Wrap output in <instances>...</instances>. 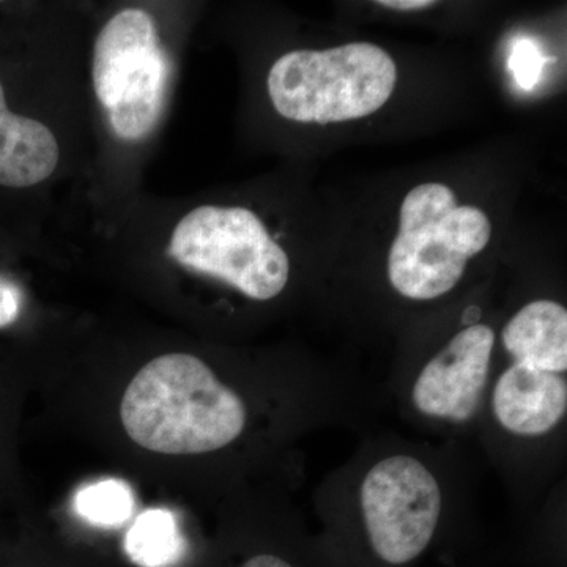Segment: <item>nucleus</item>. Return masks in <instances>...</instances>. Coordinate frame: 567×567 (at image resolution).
Instances as JSON below:
<instances>
[{
    "mask_svg": "<svg viewBox=\"0 0 567 567\" xmlns=\"http://www.w3.org/2000/svg\"><path fill=\"white\" fill-rule=\"evenodd\" d=\"M379 6L386 7V9L410 11L429 9V7H434L435 2H432V0H382Z\"/></svg>",
    "mask_w": 567,
    "mask_h": 567,
    "instance_id": "2eb2a0df",
    "label": "nucleus"
},
{
    "mask_svg": "<svg viewBox=\"0 0 567 567\" xmlns=\"http://www.w3.org/2000/svg\"><path fill=\"white\" fill-rule=\"evenodd\" d=\"M61 148L54 133L35 118L14 114L0 82V185L29 188L50 178Z\"/></svg>",
    "mask_w": 567,
    "mask_h": 567,
    "instance_id": "1a4fd4ad",
    "label": "nucleus"
},
{
    "mask_svg": "<svg viewBox=\"0 0 567 567\" xmlns=\"http://www.w3.org/2000/svg\"><path fill=\"white\" fill-rule=\"evenodd\" d=\"M169 74V58L147 11H118L96 37L93 89L121 140L140 141L155 128L166 103Z\"/></svg>",
    "mask_w": 567,
    "mask_h": 567,
    "instance_id": "39448f33",
    "label": "nucleus"
},
{
    "mask_svg": "<svg viewBox=\"0 0 567 567\" xmlns=\"http://www.w3.org/2000/svg\"><path fill=\"white\" fill-rule=\"evenodd\" d=\"M78 514L96 527H121L132 517V487L121 480H103L81 488L76 495Z\"/></svg>",
    "mask_w": 567,
    "mask_h": 567,
    "instance_id": "f8f14e48",
    "label": "nucleus"
},
{
    "mask_svg": "<svg viewBox=\"0 0 567 567\" xmlns=\"http://www.w3.org/2000/svg\"><path fill=\"white\" fill-rule=\"evenodd\" d=\"M125 550L133 565L140 567L177 565L183 555V539L177 520L166 509L145 511L130 528Z\"/></svg>",
    "mask_w": 567,
    "mask_h": 567,
    "instance_id": "9b49d317",
    "label": "nucleus"
},
{
    "mask_svg": "<svg viewBox=\"0 0 567 567\" xmlns=\"http://www.w3.org/2000/svg\"><path fill=\"white\" fill-rule=\"evenodd\" d=\"M167 252L196 274L229 284L252 300L278 297L290 262L262 219L244 207L203 205L175 226Z\"/></svg>",
    "mask_w": 567,
    "mask_h": 567,
    "instance_id": "20e7f679",
    "label": "nucleus"
},
{
    "mask_svg": "<svg viewBox=\"0 0 567 567\" xmlns=\"http://www.w3.org/2000/svg\"><path fill=\"white\" fill-rule=\"evenodd\" d=\"M503 344L516 363L554 374L566 372V308L550 300L525 306L503 330Z\"/></svg>",
    "mask_w": 567,
    "mask_h": 567,
    "instance_id": "9d476101",
    "label": "nucleus"
},
{
    "mask_svg": "<svg viewBox=\"0 0 567 567\" xmlns=\"http://www.w3.org/2000/svg\"><path fill=\"white\" fill-rule=\"evenodd\" d=\"M361 507L375 554L390 565H405L431 543L442 494L420 461L395 456L379 462L364 477Z\"/></svg>",
    "mask_w": 567,
    "mask_h": 567,
    "instance_id": "423d86ee",
    "label": "nucleus"
},
{
    "mask_svg": "<svg viewBox=\"0 0 567 567\" xmlns=\"http://www.w3.org/2000/svg\"><path fill=\"white\" fill-rule=\"evenodd\" d=\"M492 224L486 213L458 205L442 183H423L406 194L388 276L410 300H434L454 289L470 257L486 249Z\"/></svg>",
    "mask_w": 567,
    "mask_h": 567,
    "instance_id": "f03ea898",
    "label": "nucleus"
},
{
    "mask_svg": "<svg viewBox=\"0 0 567 567\" xmlns=\"http://www.w3.org/2000/svg\"><path fill=\"white\" fill-rule=\"evenodd\" d=\"M398 81L393 59L371 43L327 51H292L268 73L275 110L300 123H339L368 117L390 100Z\"/></svg>",
    "mask_w": 567,
    "mask_h": 567,
    "instance_id": "7ed1b4c3",
    "label": "nucleus"
},
{
    "mask_svg": "<svg viewBox=\"0 0 567 567\" xmlns=\"http://www.w3.org/2000/svg\"><path fill=\"white\" fill-rule=\"evenodd\" d=\"M566 409V380L554 372L514 363L496 383V420L514 434H547L563 420Z\"/></svg>",
    "mask_w": 567,
    "mask_h": 567,
    "instance_id": "6e6552de",
    "label": "nucleus"
},
{
    "mask_svg": "<svg viewBox=\"0 0 567 567\" xmlns=\"http://www.w3.org/2000/svg\"><path fill=\"white\" fill-rule=\"evenodd\" d=\"M24 295L17 282L0 275V328L10 327L20 319Z\"/></svg>",
    "mask_w": 567,
    "mask_h": 567,
    "instance_id": "4468645a",
    "label": "nucleus"
},
{
    "mask_svg": "<svg viewBox=\"0 0 567 567\" xmlns=\"http://www.w3.org/2000/svg\"><path fill=\"white\" fill-rule=\"evenodd\" d=\"M241 567H293L286 559L276 557V555L262 554L249 558Z\"/></svg>",
    "mask_w": 567,
    "mask_h": 567,
    "instance_id": "dca6fc26",
    "label": "nucleus"
},
{
    "mask_svg": "<svg viewBox=\"0 0 567 567\" xmlns=\"http://www.w3.org/2000/svg\"><path fill=\"white\" fill-rule=\"evenodd\" d=\"M494 346L495 333L487 324H470L454 336L417 377L413 386L416 409L446 420L472 417L486 388Z\"/></svg>",
    "mask_w": 567,
    "mask_h": 567,
    "instance_id": "0eeeda50",
    "label": "nucleus"
},
{
    "mask_svg": "<svg viewBox=\"0 0 567 567\" xmlns=\"http://www.w3.org/2000/svg\"><path fill=\"white\" fill-rule=\"evenodd\" d=\"M540 62L543 59H540L535 44L529 41H520L516 44L509 65L513 66L514 74L522 87L532 89L535 85L540 71Z\"/></svg>",
    "mask_w": 567,
    "mask_h": 567,
    "instance_id": "ddd939ff",
    "label": "nucleus"
},
{
    "mask_svg": "<svg viewBox=\"0 0 567 567\" xmlns=\"http://www.w3.org/2000/svg\"><path fill=\"white\" fill-rule=\"evenodd\" d=\"M121 420L144 450L189 456L235 442L245 429L246 406L203 360L169 353L134 377L123 394Z\"/></svg>",
    "mask_w": 567,
    "mask_h": 567,
    "instance_id": "f257e3e1",
    "label": "nucleus"
}]
</instances>
